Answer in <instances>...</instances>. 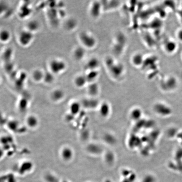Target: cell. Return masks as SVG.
Returning a JSON list of instances; mask_svg holds the SVG:
<instances>
[{
  "mask_svg": "<svg viewBox=\"0 0 182 182\" xmlns=\"http://www.w3.org/2000/svg\"><path fill=\"white\" fill-rule=\"evenodd\" d=\"M79 37L80 42L84 48L91 49L95 46L96 40L90 32L84 31L80 34Z\"/></svg>",
  "mask_w": 182,
  "mask_h": 182,
  "instance_id": "cell-1",
  "label": "cell"
},
{
  "mask_svg": "<svg viewBox=\"0 0 182 182\" xmlns=\"http://www.w3.org/2000/svg\"><path fill=\"white\" fill-rule=\"evenodd\" d=\"M66 64L62 60L54 59L51 61L50 64V71L54 75L61 74L66 68Z\"/></svg>",
  "mask_w": 182,
  "mask_h": 182,
  "instance_id": "cell-2",
  "label": "cell"
},
{
  "mask_svg": "<svg viewBox=\"0 0 182 182\" xmlns=\"http://www.w3.org/2000/svg\"><path fill=\"white\" fill-rule=\"evenodd\" d=\"M33 38L32 32L28 30H23L19 35L18 40L21 45L26 46L32 42Z\"/></svg>",
  "mask_w": 182,
  "mask_h": 182,
  "instance_id": "cell-3",
  "label": "cell"
},
{
  "mask_svg": "<svg viewBox=\"0 0 182 182\" xmlns=\"http://www.w3.org/2000/svg\"><path fill=\"white\" fill-rule=\"evenodd\" d=\"M177 44L173 40L169 39L166 41L164 45V50L167 53L171 54L176 52Z\"/></svg>",
  "mask_w": 182,
  "mask_h": 182,
  "instance_id": "cell-4",
  "label": "cell"
},
{
  "mask_svg": "<svg viewBox=\"0 0 182 182\" xmlns=\"http://www.w3.org/2000/svg\"><path fill=\"white\" fill-rule=\"evenodd\" d=\"M74 84L78 88H82L88 83L85 75H79L74 79Z\"/></svg>",
  "mask_w": 182,
  "mask_h": 182,
  "instance_id": "cell-5",
  "label": "cell"
},
{
  "mask_svg": "<svg viewBox=\"0 0 182 182\" xmlns=\"http://www.w3.org/2000/svg\"><path fill=\"white\" fill-rule=\"evenodd\" d=\"M62 157L65 161L71 160L73 156V152L72 149L69 147H65L61 151Z\"/></svg>",
  "mask_w": 182,
  "mask_h": 182,
  "instance_id": "cell-6",
  "label": "cell"
},
{
  "mask_svg": "<svg viewBox=\"0 0 182 182\" xmlns=\"http://www.w3.org/2000/svg\"><path fill=\"white\" fill-rule=\"evenodd\" d=\"M99 112L102 117H107L110 113V107L109 104L106 102L102 103L100 105Z\"/></svg>",
  "mask_w": 182,
  "mask_h": 182,
  "instance_id": "cell-7",
  "label": "cell"
},
{
  "mask_svg": "<svg viewBox=\"0 0 182 182\" xmlns=\"http://www.w3.org/2000/svg\"><path fill=\"white\" fill-rule=\"evenodd\" d=\"M11 37V33L9 30L4 29L0 31V41L2 42H7L10 40Z\"/></svg>",
  "mask_w": 182,
  "mask_h": 182,
  "instance_id": "cell-8",
  "label": "cell"
},
{
  "mask_svg": "<svg viewBox=\"0 0 182 182\" xmlns=\"http://www.w3.org/2000/svg\"><path fill=\"white\" fill-rule=\"evenodd\" d=\"M143 58L141 54L136 53L134 54L132 58L131 61L133 65L136 66H139L143 63Z\"/></svg>",
  "mask_w": 182,
  "mask_h": 182,
  "instance_id": "cell-9",
  "label": "cell"
},
{
  "mask_svg": "<svg viewBox=\"0 0 182 182\" xmlns=\"http://www.w3.org/2000/svg\"><path fill=\"white\" fill-rule=\"evenodd\" d=\"M64 97L63 91L60 89H56L51 94V98L54 101H58L62 100Z\"/></svg>",
  "mask_w": 182,
  "mask_h": 182,
  "instance_id": "cell-10",
  "label": "cell"
},
{
  "mask_svg": "<svg viewBox=\"0 0 182 182\" xmlns=\"http://www.w3.org/2000/svg\"><path fill=\"white\" fill-rule=\"evenodd\" d=\"M142 112L139 108H136L131 111L130 116L131 119L134 121H137L142 116Z\"/></svg>",
  "mask_w": 182,
  "mask_h": 182,
  "instance_id": "cell-11",
  "label": "cell"
},
{
  "mask_svg": "<svg viewBox=\"0 0 182 182\" xmlns=\"http://www.w3.org/2000/svg\"><path fill=\"white\" fill-rule=\"evenodd\" d=\"M40 24L38 22L35 20H32L29 22L27 24L28 30L30 32L37 31L39 28Z\"/></svg>",
  "mask_w": 182,
  "mask_h": 182,
  "instance_id": "cell-12",
  "label": "cell"
},
{
  "mask_svg": "<svg viewBox=\"0 0 182 182\" xmlns=\"http://www.w3.org/2000/svg\"><path fill=\"white\" fill-rule=\"evenodd\" d=\"M91 84L88 87V93L92 96H95L98 94L99 91V87L98 85L95 83H91Z\"/></svg>",
  "mask_w": 182,
  "mask_h": 182,
  "instance_id": "cell-13",
  "label": "cell"
},
{
  "mask_svg": "<svg viewBox=\"0 0 182 182\" xmlns=\"http://www.w3.org/2000/svg\"><path fill=\"white\" fill-rule=\"evenodd\" d=\"M85 52L83 48L78 47L75 50L74 57L76 59L79 60L84 56Z\"/></svg>",
  "mask_w": 182,
  "mask_h": 182,
  "instance_id": "cell-14",
  "label": "cell"
},
{
  "mask_svg": "<svg viewBox=\"0 0 182 182\" xmlns=\"http://www.w3.org/2000/svg\"><path fill=\"white\" fill-rule=\"evenodd\" d=\"M27 123L30 128H33L37 125L38 123V119L33 115H31L28 118Z\"/></svg>",
  "mask_w": 182,
  "mask_h": 182,
  "instance_id": "cell-15",
  "label": "cell"
},
{
  "mask_svg": "<svg viewBox=\"0 0 182 182\" xmlns=\"http://www.w3.org/2000/svg\"><path fill=\"white\" fill-rule=\"evenodd\" d=\"M44 73L39 70L35 71L32 74V77L37 81H40L44 79Z\"/></svg>",
  "mask_w": 182,
  "mask_h": 182,
  "instance_id": "cell-16",
  "label": "cell"
},
{
  "mask_svg": "<svg viewBox=\"0 0 182 182\" xmlns=\"http://www.w3.org/2000/svg\"><path fill=\"white\" fill-rule=\"evenodd\" d=\"M88 150L91 153L98 154L101 152V149L97 145L92 144L88 147Z\"/></svg>",
  "mask_w": 182,
  "mask_h": 182,
  "instance_id": "cell-17",
  "label": "cell"
},
{
  "mask_svg": "<svg viewBox=\"0 0 182 182\" xmlns=\"http://www.w3.org/2000/svg\"><path fill=\"white\" fill-rule=\"evenodd\" d=\"M54 75L51 73H44V80L45 82L47 84H51L53 82L54 80Z\"/></svg>",
  "mask_w": 182,
  "mask_h": 182,
  "instance_id": "cell-18",
  "label": "cell"
},
{
  "mask_svg": "<svg viewBox=\"0 0 182 182\" xmlns=\"http://www.w3.org/2000/svg\"><path fill=\"white\" fill-rule=\"evenodd\" d=\"M80 109V104L78 102H75L72 104L70 107V110L73 114H77Z\"/></svg>",
  "mask_w": 182,
  "mask_h": 182,
  "instance_id": "cell-19",
  "label": "cell"
},
{
  "mask_svg": "<svg viewBox=\"0 0 182 182\" xmlns=\"http://www.w3.org/2000/svg\"><path fill=\"white\" fill-rule=\"evenodd\" d=\"M31 167L32 166L31 164H24L20 169V173L21 174H24L25 172H27V171H30Z\"/></svg>",
  "mask_w": 182,
  "mask_h": 182,
  "instance_id": "cell-20",
  "label": "cell"
},
{
  "mask_svg": "<svg viewBox=\"0 0 182 182\" xmlns=\"http://www.w3.org/2000/svg\"><path fill=\"white\" fill-rule=\"evenodd\" d=\"M45 178L47 182H59V180L57 178L51 174L46 175Z\"/></svg>",
  "mask_w": 182,
  "mask_h": 182,
  "instance_id": "cell-21",
  "label": "cell"
},
{
  "mask_svg": "<svg viewBox=\"0 0 182 182\" xmlns=\"http://www.w3.org/2000/svg\"><path fill=\"white\" fill-rule=\"evenodd\" d=\"M176 37L178 41L182 43V28L178 29L176 31Z\"/></svg>",
  "mask_w": 182,
  "mask_h": 182,
  "instance_id": "cell-22",
  "label": "cell"
},
{
  "mask_svg": "<svg viewBox=\"0 0 182 182\" xmlns=\"http://www.w3.org/2000/svg\"><path fill=\"white\" fill-rule=\"evenodd\" d=\"M63 182H67V181H63Z\"/></svg>",
  "mask_w": 182,
  "mask_h": 182,
  "instance_id": "cell-23",
  "label": "cell"
},
{
  "mask_svg": "<svg viewBox=\"0 0 182 182\" xmlns=\"http://www.w3.org/2000/svg\"><path fill=\"white\" fill-rule=\"evenodd\" d=\"M0 81H1V78H0Z\"/></svg>",
  "mask_w": 182,
  "mask_h": 182,
  "instance_id": "cell-24",
  "label": "cell"
}]
</instances>
